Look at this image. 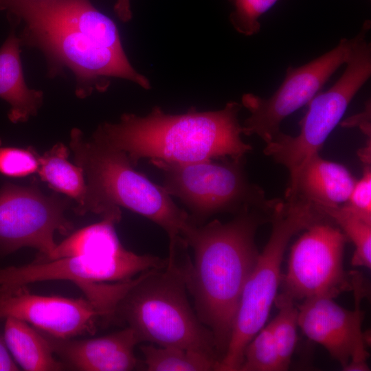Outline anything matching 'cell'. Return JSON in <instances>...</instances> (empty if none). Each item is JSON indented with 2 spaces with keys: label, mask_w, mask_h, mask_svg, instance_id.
<instances>
[{
  "label": "cell",
  "mask_w": 371,
  "mask_h": 371,
  "mask_svg": "<svg viewBox=\"0 0 371 371\" xmlns=\"http://www.w3.org/2000/svg\"><path fill=\"white\" fill-rule=\"evenodd\" d=\"M0 11L21 25V46L41 52L49 78L73 74L78 98L106 91L113 78L150 89L131 64L115 23L91 0H0Z\"/></svg>",
  "instance_id": "obj_1"
},
{
  "label": "cell",
  "mask_w": 371,
  "mask_h": 371,
  "mask_svg": "<svg viewBox=\"0 0 371 371\" xmlns=\"http://www.w3.org/2000/svg\"><path fill=\"white\" fill-rule=\"evenodd\" d=\"M270 210L247 207L227 223H192L182 235L193 251L185 267L188 291L199 319L213 335L221 360L259 254L254 238L263 218L260 212Z\"/></svg>",
  "instance_id": "obj_2"
},
{
  "label": "cell",
  "mask_w": 371,
  "mask_h": 371,
  "mask_svg": "<svg viewBox=\"0 0 371 371\" xmlns=\"http://www.w3.org/2000/svg\"><path fill=\"white\" fill-rule=\"evenodd\" d=\"M241 107L231 101L217 111L192 106L170 114L155 106L144 116L124 113L117 122H104L91 137L124 152L134 167L146 158L176 163L242 158L252 147L241 138Z\"/></svg>",
  "instance_id": "obj_3"
},
{
  "label": "cell",
  "mask_w": 371,
  "mask_h": 371,
  "mask_svg": "<svg viewBox=\"0 0 371 371\" xmlns=\"http://www.w3.org/2000/svg\"><path fill=\"white\" fill-rule=\"evenodd\" d=\"M188 256L183 246L170 248L166 267L137 276L117 303L113 323L132 328L141 343L198 351L218 364L213 335L189 301L185 279Z\"/></svg>",
  "instance_id": "obj_4"
},
{
  "label": "cell",
  "mask_w": 371,
  "mask_h": 371,
  "mask_svg": "<svg viewBox=\"0 0 371 371\" xmlns=\"http://www.w3.org/2000/svg\"><path fill=\"white\" fill-rule=\"evenodd\" d=\"M69 146L75 164L85 177L84 204L74 212H92L101 216L115 207H125L161 227L169 239L182 236L193 223L162 186L134 169L127 155L92 137L87 138L74 128Z\"/></svg>",
  "instance_id": "obj_5"
},
{
  "label": "cell",
  "mask_w": 371,
  "mask_h": 371,
  "mask_svg": "<svg viewBox=\"0 0 371 371\" xmlns=\"http://www.w3.org/2000/svg\"><path fill=\"white\" fill-rule=\"evenodd\" d=\"M269 239L245 284L227 350L217 371H239L245 349L264 326L277 295L281 264L291 238L314 223L328 220L316 205L294 196L277 199L270 215Z\"/></svg>",
  "instance_id": "obj_6"
},
{
  "label": "cell",
  "mask_w": 371,
  "mask_h": 371,
  "mask_svg": "<svg viewBox=\"0 0 371 371\" xmlns=\"http://www.w3.org/2000/svg\"><path fill=\"white\" fill-rule=\"evenodd\" d=\"M163 177L162 186L190 211L196 225L218 213L237 214L245 207H271L263 190L251 183L245 173L244 157L176 163L149 159Z\"/></svg>",
  "instance_id": "obj_7"
},
{
  "label": "cell",
  "mask_w": 371,
  "mask_h": 371,
  "mask_svg": "<svg viewBox=\"0 0 371 371\" xmlns=\"http://www.w3.org/2000/svg\"><path fill=\"white\" fill-rule=\"evenodd\" d=\"M371 27L364 21L353 43L341 77L327 91L318 93L308 104L299 123L300 133L291 136L281 132L264 149L266 155L284 166L294 179L304 164L319 149L339 123L350 102L371 76V44L366 34Z\"/></svg>",
  "instance_id": "obj_8"
},
{
  "label": "cell",
  "mask_w": 371,
  "mask_h": 371,
  "mask_svg": "<svg viewBox=\"0 0 371 371\" xmlns=\"http://www.w3.org/2000/svg\"><path fill=\"white\" fill-rule=\"evenodd\" d=\"M69 198L44 194L36 186L6 183L0 189V256L24 247L48 256L56 247L54 234L69 235L73 224L65 216Z\"/></svg>",
  "instance_id": "obj_9"
},
{
  "label": "cell",
  "mask_w": 371,
  "mask_h": 371,
  "mask_svg": "<svg viewBox=\"0 0 371 371\" xmlns=\"http://www.w3.org/2000/svg\"><path fill=\"white\" fill-rule=\"evenodd\" d=\"M352 38H341L331 50L300 67L289 66L279 88L268 98L253 93L242 96L241 105L250 113L242 125V133L256 135L266 144L282 131V122L308 104L320 92L349 56Z\"/></svg>",
  "instance_id": "obj_10"
},
{
  "label": "cell",
  "mask_w": 371,
  "mask_h": 371,
  "mask_svg": "<svg viewBox=\"0 0 371 371\" xmlns=\"http://www.w3.org/2000/svg\"><path fill=\"white\" fill-rule=\"evenodd\" d=\"M332 220L314 223L292 247L283 293L294 301L315 297H335L354 288L357 275L343 267V251L348 238Z\"/></svg>",
  "instance_id": "obj_11"
},
{
  "label": "cell",
  "mask_w": 371,
  "mask_h": 371,
  "mask_svg": "<svg viewBox=\"0 0 371 371\" xmlns=\"http://www.w3.org/2000/svg\"><path fill=\"white\" fill-rule=\"evenodd\" d=\"M166 264V258L139 254L125 247L111 254L34 260L30 264L0 269V295L43 281H70L80 289L91 284L124 282Z\"/></svg>",
  "instance_id": "obj_12"
},
{
  "label": "cell",
  "mask_w": 371,
  "mask_h": 371,
  "mask_svg": "<svg viewBox=\"0 0 371 371\" xmlns=\"http://www.w3.org/2000/svg\"><path fill=\"white\" fill-rule=\"evenodd\" d=\"M361 284L357 283L353 289L356 297L353 311L326 296L304 300L297 307V324L304 334L324 346L345 370H368V353L361 331Z\"/></svg>",
  "instance_id": "obj_13"
},
{
  "label": "cell",
  "mask_w": 371,
  "mask_h": 371,
  "mask_svg": "<svg viewBox=\"0 0 371 371\" xmlns=\"http://www.w3.org/2000/svg\"><path fill=\"white\" fill-rule=\"evenodd\" d=\"M8 317L61 339L93 335L106 325L103 314L87 297L33 294L27 286L0 295V319Z\"/></svg>",
  "instance_id": "obj_14"
},
{
  "label": "cell",
  "mask_w": 371,
  "mask_h": 371,
  "mask_svg": "<svg viewBox=\"0 0 371 371\" xmlns=\"http://www.w3.org/2000/svg\"><path fill=\"white\" fill-rule=\"evenodd\" d=\"M39 331L69 370L130 371L139 366L135 348L141 342L129 327L102 337L83 339L57 338Z\"/></svg>",
  "instance_id": "obj_15"
},
{
  "label": "cell",
  "mask_w": 371,
  "mask_h": 371,
  "mask_svg": "<svg viewBox=\"0 0 371 371\" xmlns=\"http://www.w3.org/2000/svg\"><path fill=\"white\" fill-rule=\"evenodd\" d=\"M356 181L343 165L311 156L289 181L285 199L297 196L317 206L334 207L345 203Z\"/></svg>",
  "instance_id": "obj_16"
},
{
  "label": "cell",
  "mask_w": 371,
  "mask_h": 371,
  "mask_svg": "<svg viewBox=\"0 0 371 371\" xmlns=\"http://www.w3.org/2000/svg\"><path fill=\"white\" fill-rule=\"evenodd\" d=\"M12 30L0 48V98L10 104L8 119L12 123L25 122L35 116L43 102L42 91L27 85L21 60V44Z\"/></svg>",
  "instance_id": "obj_17"
},
{
  "label": "cell",
  "mask_w": 371,
  "mask_h": 371,
  "mask_svg": "<svg viewBox=\"0 0 371 371\" xmlns=\"http://www.w3.org/2000/svg\"><path fill=\"white\" fill-rule=\"evenodd\" d=\"M3 337L10 355L23 370H68L67 366L58 359L40 331L26 322L6 317Z\"/></svg>",
  "instance_id": "obj_18"
},
{
  "label": "cell",
  "mask_w": 371,
  "mask_h": 371,
  "mask_svg": "<svg viewBox=\"0 0 371 371\" xmlns=\"http://www.w3.org/2000/svg\"><path fill=\"white\" fill-rule=\"evenodd\" d=\"M101 217L100 221L69 234L56 245L48 256L35 260H49L69 256L111 254L124 248L115 229L122 218L120 208H113Z\"/></svg>",
  "instance_id": "obj_19"
},
{
  "label": "cell",
  "mask_w": 371,
  "mask_h": 371,
  "mask_svg": "<svg viewBox=\"0 0 371 371\" xmlns=\"http://www.w3.org/2000/svg\"><path fill=\"white\" fill-rule=\"evenodd\" d=\"M69 155V150L64 144L56 143L40 155L36 172L55 192L75 201V212L84 204L87 185L82 169L67 160Z\"/></svg>",
  "instance_id": "obj_20"
},
{
  "label": "cell",
  "mask_w": 371,
  "mask_h": 371,
  "mask_svg": "<svg viewBox=\"0 0 371 371\" xmlns=\"http://www.w3.org/2000/svg\"><path fill=\"white\" fill-rule=\"evenodd\" d=\"M148 371H210L216 370L218 361L192 350L153 344L139 346Z\"/></svg>",
  "instance_id": "obj_21"
},
{
  "label": "cell",
  "mask_w": 371,
  "mask_h": 371,
  "mask_svg": "<svg viewBox=\"0 0 371 371\" xmlns=\"http://www.w3.org/2000/svg\"><path fill=\"white\" fill-rule=\"evenodd\" d=\"M321 209L334 223L340 227L348 240L353 243L355 250L352 257V265L370 269L371 265V223L358 216L344 204L334 207Z\"/></svg>",
  "instance_id": "obj_22"
},
{
  "label": "cell",
  "mask_w": 371,
  "mask_h": 371,
  "mask_svg": "<svg viewBox=\"0 0 371 371\" xmlns=\"http://www.w3.org/2000/svg\"><path fill=\"white\" fill-rule=\"evenodd\" d=\"M274 302L278 313L269 323L284 370L289 368L297 336L298 311L295 301L288 295H277Z\"/></svg>",
  "instance_id": "obj_23"
},
{
  "label": "cell",
  "mask_w": 371,
  "mask_h": 371,
  "mask_svg": "<svg viewBox=\"0 0 371 371\" xmlns=\"http://www.w3.org/2000/svg\"><path fill=\"white\" fill-rule=\"evenodd\" d=\"M270 324L263 326L247 345L239 371H282Z\"/></svg>",
  "instance_id": "obj_24"
},
{
  "label": "cell",
  "mask_w": 371,
  "mask_h": 371,
  "mask_svg": "<svg viewBox=\"0 0 371 371\" xmlns=\"http://www.w3.org/2000/svg\"><path fill=\"white\" fill-rule=\"evenodd\" d=\"M278 0H229L233 6L229 21L234 30L244 36H252L260 30V18Z\"/></svg>",
  "instance_id": "obj_25"
},
{
  "label": "cell",
  "mask_w": 371,
  "mask_h": 371,
  "mask_svg": "<svg viewBox=\"0 0 371 371\" xmlns=\"http://www.w3.org/2000/svg\"><path fill=\"white\" fill-rule=\"evenodd\" d=\"M40 155L32 146H5L0 138V173L10 177H23L37 172Z\"/></svg>",
  "instance_id": "obj_26"
},
{
  "label": "cell",
  "mask_w": 371,
  "mask_h": 371,
  "mask_svg": "<svg viewBox=\"0 0 371 371\" xmlns=\"http://www.w3.org/2000/svg\"><path fill=\"white\" fill-rule=\"evenodd\" d=\"M364 221L371 223V170L370 164L364 168L362 177L356 181L348 201L344 203Z\"/></svg>",
  "instance_id": "obj_27"
},
{
  "label": "cell",
  "mask_w": 371,
  "mask_h": 371,
  "mask_svg": "<svg viewBox=\"0 0 371 371\" xmlns=\"http://www.w3.org/2000/svg\"><path fill=\"white\" fill-rule=\"evenodd\" d=\"M19 367L12 358L3 339L0 334V371H17Z\"/></svg>",
  "instance_id": "obj_28"
},
{
  "label": "cell",
  "mask_w": 371,
  "mask_h": 371,
  "mask_svg": "<svg viewBox=\"0 0 371 371\" xmlns=\"http://www.w3.org/2000/svg\"><path fill=\"white\" fill-rule=\"evenodd\" d=\"M113 10L122 22H128L133 17L130 0H116Z\"/></svg>",
  "instance_id": "obj_29"
}]
</instances>
